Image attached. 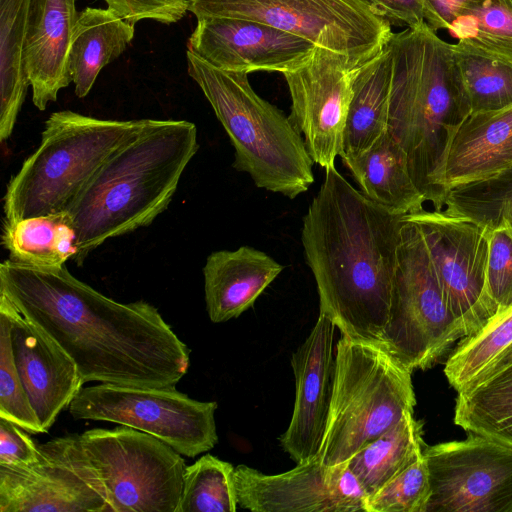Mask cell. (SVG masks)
<instances>
[{
	"mask_svg": "<svg viewBox=\"0 0 512 512\" xmlns=\"http://www.w3.org/2000/svg\"><path fill=\"white\" fill-rule=\"evenodd\" d=\"M235 467L211 454L186 466L176 512H235Z\"/></svg>",
	"mask_w": 512,
	"mask_h": 512,
	"instance_id": "1f68e13d",
	"label": "cell"
},
{
	"mask_svg": "<svg viewBox=\"0 0 512 512\" xmlns=\"http://www.w3.org/2000/svg\"><path fill=\"white\" fill-rule=\"evenodd\" d=\"M188 75L197 83L235 150L233 167L254 184L290 199L314 182L304 139L289 116L260 97L248 73L216 68L186 51Z\"/></svg>",
	"mask_w": 512,
	"mask_h": 512,
	"instance_id": "5b68a950",
	"label": "cell"
},
{
	"mask_svg": "<svg viewBox=\"0 0 512 512\" xmlns=\"http://www.w3.org/2000/svg\"><path fill=\"white\" fill-rule=\"evenodd\" d=\"M364 64L315 47L305 62L282 73L291 98L289 118L313 162L325 170L335 167L342 152L353 84Z\"/></svg>",
	"mask_w": 512,
	"mask_h": 512,
	"instance_id": "5bb4252c",
	"label": "cell"
},
{
	"mask_svg": "<svg viewBox=\"0 0 512 512\" xmlns=\"http://www.w3.org/2000/svg\"><path fill=\"white\" fill-rule=\"evenodd\" d=\"M31 0H0V140L15 127L30 81L25 38Z\"/></svg>",
	"mask_w": 512,
	"mask_h": 512,
	"instance_id": "83f0119b",
	"label": "cell"
},
{
	"mask_svg": "<svg viewBox=\"0 0 512 512\" xmlns=\"http://www.w3.org/2000/svg\"><path fill=\"white\" fill-rule=\"evenodd\" d=\"M390 79L391 57L385 46L355 78L341 159L360 155L388 130Z\"/></svg>",
	"mask_w": 512,
	"mask_h": 512,
	"instance_id": "d4e9b609",
	"label": "cell"
},
{
	"mask_svg": "<svg viewBox=\"0 0 512 512\" xmlns=\"http://www.w3.org/2000/svg\"><path fill=\"white\" fill-rule=\"evenodd\" d=\"M512 167V105L471 113L447 148L441 183L453 187L494 178Z\"/></svg>",
	"mask_w": 512,
	"mask_h": 512,
	"instance_id": "44dd1931",
	"label": "cell"
},
{
	"mask_svg": "<svg viewBox=\"0 0 512 512\" xmlns=\"http://www.w3.org/2000/svg\"><path fill=\"white\" fill-rule=\"evenodd\" d=\"M76 230L67 211L4 222L2 244L13 261L56 268L77 254Z\"/></svg>",
	"mask_w": 512,
	"mask_h": 512,
	"instance_id": "484cf974",
	"label": "cell"
},
{
	"mask_svg": "<svg viewBox=\"0 0 512 512\" xmlns=\"http://www.w3.org/2000/svg\"><path fill=\"white\" fill-rule=\"evenodd\" d=\"M196 19L262 22L364 64L387 44L391 24L365 0H190Z\"/></svg>",
	"mask_w": 512,
	"mask_h": 512,
	"instance_id": "30bf717a",
	"label": "cell"
},
{
	"mask_svg": "<svg viewBox=\"0 0 512 512\" xmlns=\"http://www.w3.org/2000/svg\"><path fill=\"white\" fill-rule=\"evenodd\" d=\"M429 497V473L422 453L368 498L366 512H425Z\"/></svg>",
	"mask_w": 512,
	"mask_h": 512,
	"instance_id": "d590c367",
	"label": "cell"
},
{
	"mask_svg": "<svg viewBox=\"0 0 512 512\" xmlns=\"http://www.w3.org/2000/svg\"><path fill=\"white\" fill-rule=\"evenodd\" d=\"M122 19L136 24L153 20L162 24L180 21L189 11L190 0H104Z\"/></svg>",
	"mask_w": 512,
	"mask_h": 512,
	"instance_id": "74e56055",
	"label": "cell"
},
{
	"mask_svg": "<svg viewBox=\"0 0 512 512\" xmlns=\"http://www.w3.org/2000/svg\"><path fill=\"white\" fill-rule=\"evenodd\" d=\"M454 422L512 445V361L458 391Z\"/></svg>",
	"mask_w": 512,
	"mask_h": 512,
	"instance_id": "4316f807",
	"label": "cell"
},
{
	"mask_svg": "<svg viewBox=\"0 0 512 512\" xmlns=\"http://www.w3.org/2000/svg\"><path fill=\"white\" fill-rule=\"evenodd\" d=\"M512 346V305L478 332L464 337L448 358L444 373L458 391L474 381Z\"/></svg>",
	"mask_w": 512,
	"mask_h": 512,
	"instance_id": "4dcf8cb0",
	"label": "cell"
},
{
	"mask_svg": "<svg viewBox=\"0 0 512 512\" xmlns=\"http://www.w3.org/2000/svg\"><path fill=\"white\" fill-rule=\"evenodd\" d=\"M448 31L470 51L512 65V11L500 0L470 3Z\"/></svg>",
	"mask_w": 512,
	"mask_h": 512,
	"instance_id": "f546056e",
	"label": "cell"
},
{
	"mask_svg": "<svg viewBox=\"0 0 512 512\" xmlns=\"http://www.w3.org/2000/svg\"><path fill=\"white\" fill-rule=\"evenodd\" d=\"M512 11V0H500Z\"/></svg>",
	"mask_w": 512,
	"mask_h": 512,
	"instance_id": "7bdbcfd3",
	"label": "cell"
},
{
	"mask_svg": "<svg viewBox=\"0 0 512 512\" xmlns=\"http://www.w3.org/2000/svg\"><path fill=\"white\" fill-rule=\"evenodd\" d=\"M77 16L75 0L30 1L25 64L33 103L41 111L72 82L69 47Z\"/></svg>",
	"mask_w": 512,
	"mask_h": 512,
	"instance_id": "ffe728a7",
	"label": "cell"
},
{
	"mask_svg": "<svg viewBox=\"0 0 512 512\" xmlns=\"http://www.w3.org/2000/svg\"><path fill=\"white\" fill-rule=\"evenodd\" d=\"M215 401L188 397L175 386L100 383L82 387L68 409L74 419L107 421L148 433L193 458L218 442Z\"/></svg>",
	"mask_w": 512,
	"mask_h": 512,
	"instance_id": "8fae6325",
	"label": "cell"
},
{
	"mask_svg": "<svg viewBox=\"0 0 512 512\" xmlns=\"http://www.w3.org/2000/svg\"><path fill=\"white\" fill-rule=\"evenodd\" d=\"M315 45L297 35L253 20L203 17L191 33L187 50L210 65L234 72L284 73L305 62Z\"/></svg>",
	"mask_w": 512,
	"mask_h": 512,
	"instance_id": "2e32d148",
	"label": "cell"
},
{
	"mask_svg": "<svg viewBox=\"0 0 512 512\" xmlns=\"http://www.w3.org/2000/svg\"><path fill=\"white\" fill-rule=\"evenodd\" d=\"M422 453V424L415 420L413 412H407L399 423L356 452L347 463L369 498Z\"/></svg>",
	"mask_w": 512,
	"mask_h": 512,
	"instance_id": "f1b7e54d",
	"label": "cell"
},
{
	"mask_svg": "<svg viewBox=\"0 0 512 512\" xmlns=\"http://www.w3.org/2000/svg\"><path fill=\"white\" fill-rule=\"evenodd\" d=\"M342 162L359 191L374 203L401 215L424 208L426 200L412 180L406 155L389 130L366 151Z\"/></svg>",
	"mask_w": 512,
	"mask_h": 512,
	"instance_id": "603a6c76",
	"label": "cell"
},
{
	"mask_svg": "<svg viewBox=\"0 0 512 512\" xmlns=\"http://www.w3.org/2000/svg\"><path fill=\"white\" fill-rule=\"evenodd\" d=\"M15 423L0 418V466L20 468L40 459L39 445Z\"/></svg>",
	"mask_w": 512,
	"mask_h": 512,
	"instance_id": "f35d334b",
	"label": "cell"
},
{
	"mask_svg": "<svg viewBox=\"0 0 512 512\" xmlns=\"http://www.w3.org/2000/svg\"><path fill=\"white\" fill-rule=\"evenodd\" d=\"M471 113L491 112L512 105V65L452 44Z\"/></svg>",
	"mask_w": 512,
	"mask_h": 512,
	"instance_id": "d6a6232c",
	"label": "cell"
},
{
	"mask_svg": "<svg viewBox=\"0 0 512 512\" xmlns=\"http://www.w3.org/2000/svg\"><path fill=\"white\" fill-rule=\"evenodd\" d=\"M430 482L425 512H512V445L470 433L423 449Z\"/></svg>",
	"mask_w": 512,
	"mask_h": 512,
	"instance_id": "4fadbf2b",
	"label": "cell"
},
{
	"mask_svg": "<svg viewBox=\"0 0 512 512\" xmlns=\"http://www.w3.org/2000/svg\"><path fill=\"white\" fill-rule=\"evenodd\" d=\"M198 149L194 123L148 119L67 210L77 234L76 264L108 239L146 227L164 212Z\"/></svg>",
	"mask_w": 512,
	"mask_h": 512,
	"instance_id": "277c9868",
	"label": "cell"
},
{
	"mask_svg": "<svg viewBox=\"0 0 512 512\" xmlns=\"http://www.w3.org/2000/svg\"><path fill=\"white\" fill-rule=\"evenodd\" d=\"M477 0H424L423 15L427 25L437 32L448 30L457 16Z\"/></svg>",
	"mask_w": 512,
	"mask_h": 512,
	"instance_id": "60d3db41",
	"label": "cell"
},
{
	"mask_svg": "<svg viewBox=\"0 0 512 512\" xmlns=\"http://www.w3.org/2000/svg\"><path fill=\"white\" fill-rule=\"evenodd\" d=\"M325 171L301 232L319 314L342 336L381 345L404 215L366 198L335 167Z\"/></svg>",
	"mask_w": 512,
	"mask_h": 512,
	"instance_id": "7a4b0ae2",
	"label": "cell"
},
{
	"mask_svg": "<svg viewBox=\"0 0 512 512\" xmlns=\"http://www.w3.org/2000/svg\"><path fill=\"white\" fill-rule=\"evenodd\" d=\"M424 240L447 305L466 337L481 330L497 313L486 288L489 228L443 210L407 214Z\"/></svg>",
	"mask_w": 512,
	"mask_h": 512,
	"instance_id": "7c38bea8",
	"label": "cell"
},
{
	"mask_svg": "<svg viewBox=\"0 0 512 512\" xmlns=\"http://www.w3.org/2000/svg\"><path fill=\"white\" fill-rule=\"evenodd\" d=\"M388 130L404 151L426 202L442 210L441 177L450 140L471 114L452 44L424 21L392 33Z\"/></svg>",
	"mask_w": 512,
	"mask_h": 512,
	"instance_id": "3957f363",
	"label": "cell"
},
{
	"mask_svg": "<svg viewBox=\"0 0 512 512\" xmlns=\"http://www.w3.org/2000/svg\"><path fill=\"white\" fill-rule=\"evenodd\" d=\"M0 293L74 360L84 383L167 387L187 373L190 350L155 306L109 298L66 265L4 260Z\"/></svg>",
	"mask_w": 512,
	"mask_h": 512,
	"instance_id": "6da1fadb",
	"label": "cell"
},
{
	"mask_svg": "<svg viewBox=\"0 0 512 512\" xmlns=\"http://www.w3.org/2000/svg\"><path fill=\"white\" fill-rule=\"evenodd\" d=\"M238 505L254 512H366L368 496L347 461L328 466L321 456L267 475L235 467Z\"/></svg>",
	"mask_w": 512,
	"mask_h": 512,
	"instance_id": "9a60e30c",
	"label": "cell"
},
{
	"mask_svg": "<svg viewBox=\"0 0 512 512\" xmlns=\"http://www.w3.org/2000/svg\"><path fill=\"white\" fill-rule=\"evenodd\" d=\"M0 312L9 320L15 365L46 433L85 383L74 360L3 293Z\"/></svg>",
	"mask_w": 512,
	"mask_h": 512,
	"instance_id": "ac0fdd59",
	"label": "cell"
},
{
	"mask_svg": "<svg viewBox=\"0 0 512 512\" xmlns=\"http://www.w3.org/2000/svg\"><path fill=\"white\" fill-rule=\"evenodd\" d=\"M391 26L415 27L424 22V0H365Z\"/></svg>",
	"mask_w": 512,
	"mask_h": 512,
	"instance_id": "ab89813d",
	"label": "cell"
},
{
	"mask_svg": "<svg viewBox=\"0 0 512 512\" xmlns=\"http://www.w3.org/2000/svg\"><path fill=\"white\" fill-rule=\"evenodd\" d=\"M147 121L99 119L71 110L52 113L40 145L7 185L4 222L67 211L105 161Z\"/></svg>",
	"mask_w": 512,
	"mask_h": 512,
	"instance_id": "8992f818",
	"label": "cell"
},
{
	"mask_svg": "<svg viewBox=\"0 0 512 512\" xmlns=\"http://www.w3.org/2000/svg\"><path fill=\"white\" fill-rule=\"evenodd\" d=\"M135 25L113 10L86 7L78 12L69 47V71L75 94L84 98L100 71L131 43Z\"/></svg>",
	"mask_w": 512,
	"mask_h": 512,
	"instance_id": "cb8c5ba5",
	"label": "cell"
},
{
	"mask_svg": "<svg viewBox=\"0 0 512 512\" xmlns=\"http://www.w3.org/2000/svg\"><path fill=\"white\" fill-rule=\"evenodd\" d=\"M283 269L268 254L251 246L212 252L203 267L210 320L221 323L240 316Z\"/></svg>",
	"mask_w": 512,
	"mask_h": 512,
	"instance_id": "7402d4cb",
	"label": "cell"
},
{
	"mask_svg": "<svg viewBox=\"0 0 512 512\" xmlns=\"http://www.w3.org/2000/svg\"><path fill=\"white\" fill-rule=\"evenodd\" d=\"M443 211L468 217L488 228L502 222L512 226V167L489 180L449 189Z\"/></svg>",
	"mask_w": 512,
	"mask_h": 512,
	"instance_id": "836d02e7",
	"label": "cell"
},
{
	"mask_svg": "<svg viewBox=\"0 0 512 512\" xmlns=\"http://www.w3.org/2000/svg\"><path fill=\"white\" fill-rule=\"evenodd\" d=\"M0 418L28 433H45L17 371L7 316L0 312Z\"/></svg>",
	"mask_w": 512,
	"mask_h": 512,
	"instance_id": "e575fe53",
	"label": "cell"
},
{
	"mask_svg": "<svg viewBox=\"0 0 512 512\" xmlns=\"http://www.w3.org/2000/svg\"><path fill=\"white\" fill-rule=\"evenodd\" d=\"M512 361V346H510L489 368L487 372L493 371Z\"/></svg>",
	"mask_w": 512,
	"mask_h": 512,
	"instance_id": "b9f144b4",
	"label": "cell"
},
{
	"mask_svg": "<svg viewBox=\"0 0 512 512\" xmlns=\"http://www.w3.org/2000/svg\"><path fill=\"white\" fill-rule=\"evenodd\" d=\"M465 330L450 311L417 224L404 215L381 345L411 371L427 369Z\"/></svg>",
	"mask_w": 512,
	"mask_h": 512,
	"instance_id": "9c48e42d",
	"label": "cell"
},
{
	"mask_svg": "<svg viewBox=\"0 0 512 512\" xmlns=\"http://www.w3.org/2000/svg\"><path fill=\"white\" fill-rule=\"evenodd\" d=\"M486 288L498 312L512 305V226L489 228Z\"/></svg>",
	"mask_w": 512,
	"mask_h": 512,
	"instance_id": "8d00e7d4",
	"label": "cell"
},
{
	"mask_svg": "<svg viewBox=\"0 0 512 512\" xmlns=\"http://www.w3.org/2000/svg\"><path fill=\"white\" fill-rule=\"evenodd\" d=\"M321 449L328 466L346 462L391 429L416 404L412 371L382 345L342 336Z\"/></svg>",
	"mask_w": 512,
	"mask_h": 512,
	"instance_id": "52a82bcc",
	"label": "cell"
},
{
	"mask_svg": "<svg viewBox=\"0 0 512 512\" xmlns=\"http://www.w3.org/2000/svg\"><path fill=\"white\" fill-rule=\"evenodd\" d=\"M71 445L84 479L110 512H176L186 465L162 440L120 425L73 434Z\"/></svg>",
	"mask_w": 512,
	"mask_h": 512,
	"instance_id": "ba28073f",
	"label": "cell"
},
{
	"mask_svg": "<svg viewBox=\"0 0 512 512\" xmlns=\"http://www.w3.org/2000/svg\"><path fill=\"white\" fill-rule=\"evenodd\" d=\"M26 467L0 466V512H110L106 500L65 458L55 438Z\"/></svg>",
	"mask_w": 512,
	"mask_h": 512,
	"instance_id": "d6986e66",
	"label": "cell"
},
{
	"mask_svg": "<svg viewBox=\"0 0 512 512\" xmlns=\"http://www.w3.org/2000/svg\"><path fill=\"white\" fill-rule=\"evenodd\" d=\"M336 328L329 318L319 314L308 337L292 354L295 404L280 443L296 463L321 453L334 390Z\"/></svg>",
	"mask_w": 512,
	"mask_h": 512,
	"instance_id": "e0dca14e",
	"label": "cell"
}]
</instances>
